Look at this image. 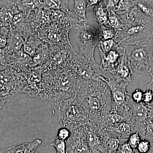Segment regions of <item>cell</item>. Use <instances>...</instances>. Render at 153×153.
<instances>
[{"instance_id": "cell-1", "label": "cell", "mask_w": 153, "mask_h": 153, "mask_svg": "<svg viewBox=\"0 0 153 153\" xmlns=\"http://www.w3.org/2000/svg\"><path fill=\"white\" fill-rule=\"evenodd\" d=\"M76 97L88 117V124L99 127L112 111L111 91L102 80L80 81Z\"/></svg>"}, {"instance_id": "cell-2", "label": "cell", "mask_w": 153, "mask_h": 153, "mask_svg": "<svg viewBox=\"0 0 153 153\" xmlns=\"http://www.w3.org/2000/svg\"><path fill=\"white\" fill-rule=\"evenodd\" d=\"M47 100L55 103L76 95L80 80L68 68H58L43 73Z\"/></svg>"}, {"instance_id": "cell-3", "label": "cell", "mask_w": 153, "mask_h": 153, "mask_svg": "<svg viewBox=\"0 0 153 153\" xmlns=\"http://www.w3.org/2000/svg\"><path fill=\"white\" fill-rule=\"evenodd\" d=\"M122 46L131 67L134 79L140 80L149 74L152 57L149 40L137 45Z\"/></svg>"}, {"instance_id": "cell-4", "label": "cell", "mask_w": 153, "mask_h": 153, "mask_svg": "<svg viewBox=\"0 0 153 153\" xmlns=\"http://www.w3.org/2000/svg\"><path fill=\"white\" fill-rule=\"evenodd\" d=\"M55 104L58 110V124L61 127L71 131L88 124V117L78 103L76 96Z\"/></svg>"}, {"instance_id": "cell-5", "label": "cell", "mask_w": 153, "mask_h": 153, "mask_svg": "<svg viewBox=\"0 0 153 153\" xmlns=\"http://www.w3.org/2000/svg\"><path fill=\"white\" fill-rule=\"evenodd\" d=\"M27 81L26 74L13 68L1 71L0 107L15 96L24 93Z\"/></svg>"}, {"instance_id": "cell-6", "label": "cell", "mask_w": 153, "mask_h": 153, "mask_svg": "<svg viewBox=\"0 0 153 153\" xmlns=\"http://www.w3.org/2000/svg\"><path fill=\"white\" fill-rule=\"evenodd\" d=\"M67 67L70 68L80 80H102L106 76V72L96 62L94 58L78 55H72Z\"/></svg>"}, {"instance_id": "cell-7", "label": "cell", "mask_w": 153, "mask_h": 153, "mask_svg": "<svg viewBox=\"0 0 153 153\" xmlns=\"http://www.w3.org/2000/svg\"><path fill=\"white\" fill-rule=\"evenodd\" d=\"M122 30H117L114 38L117 46L137 45L147 41L153 34V27L125 22Z\"/></svg>"}, {"instance_id": "cell-8", "label": "cell", "mask_w": 153, "mask_h": 153, "mask_svg": "<svg viewBox=\"0 0 153 153\" xmlns=\"http://www.w3.org/2000/svg\"><path fill=\"white\" fill-rule=\"evenodd\" d=\"M74 29L75 40L80 51L79 55L94 58V50L99 43V30L89 25L88 21L78 24Z\"/></svg>"}, {"instance_id": "cell-9", "label": "cell", "mask_w": 153, "mask_h": 153, "mask_svg": "<svg viewBox=\"0 0 153 153\" xmlns=\"http://www.w3.org/2000/svg\"><path fill=\"white\" fill-rule=\"evenodd\" d=\"M75 52L71 44L50 46L48 60L41 66L43 73L67 67L71 57Z\"/></svg>"}, {"instance_id": "cell-10", "label": "cell", "mask_w": 153, "mask_h": 153, "mask_svg": "<svg viewBox=\"0 0 153 153\" xmlns=\"http://www.w3.org/2000/svg\"><path fill=\"white\" fill-rule=\"evenodd\" d=\"M109 86L112 98V111L126 117L127 114V100L128 92L126 91L128 84L118 82L106 77L103 80Z\"/></svg>"}, {"instance_id": "cell-11", "label": "cell", "mask_w": 153, "mask_h": 153, "mask_svg": "<svg viewBox=\"0 0 153 153\" xmlns=\"http://www.w3.org/2000/svg\"><path fill=\"white\" fill-rule=\"evenodd\" d=\"M122 17L125 22L153 27V0H136L131 12Z\"/></svg>"}, {"instance_id": "cell-12", "label": "cell", "mask_w": 153, "mask_h": 153, "mask_svg": "<svg viewBox=\"0 0 153 153\" xmlns=\"http://www.w3.org/2000/svg\"><path fill=\"white\" fill-rule=\"evenodd\" d=\"M27 83L24 93L31 97L47 100L46 87L41 66L35 67L25 73Z\"/></svg>"}, {"instance_id": "cell-13", "label": "cell", "mask_w": 153, "mask_h": 153, "mask_svg": "<svg viewBox=\"0 0 153 153\" xmlns=\"http://www.w3.org/2000/svg\"><path fill=\"white\" fill-rule=\"evenodd\" d=\"M85 139L91 153H108L105 149L107 134L98 126L87 124L83 126Z\"/></svg>"}, {"instance_id": "cell-14", "label": "cell", "mask_w": 153, "mask_h": 153, "mask_svg": "<svg viewBox=\"0 0 153 153\" xmlns=\"http://www.w3.org/2000/svg\"><path fill=\"white\" fill-rule=\"evenodd\" d=\"M66 141V153H91L84 134L83 126L71 130Z\"/></svg>"}, {"instance_id": "cell-15", "label": "cell", "mask_w": 153, "mask_h": 153, "mask_svg": "<svg viewBox=\"0 0 153 153\" xmlns=\"http://www.w3.org/2000/svg\"><path fill=\"white\" fill-rule=\"evenodd\" d=\"M118 82L128 84L131 81L132 71L125 54L121 55L115 68L110 72Z\"/></svg>"}, {"instance_id": "cell-16", "label": "cell", "mask_w": 153, "mask_h": 153, "mask_svg": "<svg viewBox=\"0 0 153 153\" xmlns=\"http://www.w3.org/2000/svg\"><path fill=\"white\" fill-rule=\"evenodd\" d=\"M20 11L14 0L3 1L1 4V27L10 28L15 15Z\"/></svg>"}, {"instance_id": "cell-17", "label": "cell", "mask_w": 153, "mask_h": 153, "mask_svg": "<svg viewBox=\"0 0 153 153\" xmlns=\"http://www.w3.org/2000/svg\"><path fill=\"white\" fill-rule=\"evenodd\" d=\"M100 53L102 68L106 73H109L113 70L118 63L121 54L117 46L106 53Z\"/></svg>"}, {"instance_id": "cell-18", "label": "cell", "mask_w": 153, "mask_h": 153, "mask_svg": "<svg viewBox=\"0 0 153 153\" xmlns=\"http://www.w3.org/2000/svg\"><path fill=\"white\" fill-rule=\"evenodd\" d=\"M20 12L30 13L44 8L43 0H14Z\"/></svg>"}, {"instance_id": "cell-19", "label": "cell", "mask_w": 153, "mask_h": 153, "mask_svg": "<svg viewBox=\"0 0 153 153\" xmlns=\"http://www.w3.org/2000/svg\"><path fill=\"white\" fill-rule=\"evenodd\" d=\"M49 44L43 41L32 57L34 67L44 65L48 60L49 53Z\"/></svg>"}, {"instance_id": "cell-20", "label": "cell", "mask_w": 153, "mask_h": 153, "mask_svg": "<svg viewBox=\"0 0 153 153\" xmlns=\"http://www.w3.org/2000/svg\"><path fill=\"white\" fill-rule=\"evenodd\" d=\"M41 143V140L36 139L31 142L8 148L4 153H35Z\"/></svg>"}, {"instance_id": "cell-21", "label": "cell", "mask_w": 153, "mask_h": 153, "mask_svg": "<svg viewBox=\"0 0 153 153\" xmlns=\"http://www.w3.org/2000/svg\"><path fill=\"white\" fill-rule=\"evenodd\" d=\"M43 41L36 35H32L25 39L23 44V50L32 57Z\"/></svg>"}, {"instance_id": "cell-22", "label": "cell", "mask_w": 153, "mask_h": 153, "mask_svg": "<svg viewBox=\"0 0 153 153\" xmlns=\"http://www.w3.org/2000/svg\"><path fill=\"white\" fill-rule=\"evenodd\" d=\"M105 4L106 2H102L93 10L94 17L100 26L108 25V13Z\"/></svg>"}, {"instance_id": "cell-23", "label": "cell", "mask_w": 153, "mask_h": 153, "mask_svg": "<svg viewBox=\"0 0 153 153\" xmlns=\"http://www.w3.org/2000/svg\"><path fill=\"white\" fill-rule=\"evenodd\" d=\"M44 8L49 10H54L68 12V0H43Z\"/></svg>"}, {"instance_id": "cell-24", "label": "cell", "mask_w": 153, "mask_h": 153, "mask_svg": "<svg viewBox=\"0 0 153 153\" xmlns=\"http://www.w3.org/2000/svg\"><path fill=\"white\" fill-rule=\"evenodd\" d=\"M136 0H120L115 12L121 16L126 17L135 4Z\"/></svg>"}, {"instance_id": "cell-25", "label": "cell", "mask_w": 153, "mask_h": 153, "mask_svg": "<svg viewBox=\"0 0 153 153\" xmlns=\"http://www.w3.org/2000/svg\"><path fill=\"white\" fill-rule=\"evenodd\" d=\"M74 12L81 22L88 21L86 13L87 0H74Z\"/></svg>"}, {"instance_id": "cell-26", "label": "cell", "mask_w": 153, "mask_h": 153, "mask_svg": "<svg viewBox=\"0 0 153 153\" xmlns=\"http://www.w3.org/2000/svg\"><path fill=\"white\" fill-rule=\"evenodd\" d=\"M108 25L115 30H119L123 29L125 23L120 16L111 10L108 12Z\"/></svg>"}, {"instance_id": "cell-27", "label": "cell", "mask_w": 153, "mask_h": 153, "mask_svg": "<svg viewBox=\"0 0 153 153\" xmlns=\"http://www.w3.org/2000/svg\"><path fill=\"white\" fill-rule=\"evenodd\" d=\"M117 33V30L111 27L108 25L100 26L99 29V42L114 39Z\"/></svg>"}, {"instance_id": "cell-28", "label": "cell", "mask_w": 153, "mask_h": 153, "mask_svg": "<svg viewBox=\"0 0 153 153\" xmlns=\"http://www.w3.org/2000/svg\"><path fill=\"white\" fill-rule=\"evenodd\" d=\"M121 144H122L121 141L118 138L108 136L105 143V149L107 153H114L117 149Z\"/></svg>"}, {"instance_id": "cell-29", "label": "cell", "mask_w": 153, "mask_h": 153, "mask_svg": "<svg viewBox=\"0 0 153 153\" xmlns=\"http://www.w3.org/2000/svg\"><path fill=\"white\" fill-rule=\"evenodd\" d=\"M142 139L148 140L151 144V151L153 150V123H149L140 134Z\"/></svg>"}, {"instance_id": "cell-30", "label": "cell", "mask_w": 153, "mask_h": 153, "mask_svg": "<svg viewBox=\"0 0 153 153\" xmlns=\"http://www.w3.org/2000/svg\"><path fill=\"white\" fill-rule=\"evenodd\" d=\"M117 44L114 39H112L107 41H100L98 46L100 52L106 53L117 47Z\"/></svg>"}, {"instance_id": "cell-31", "label": "cell", "mask_w": 153, "mask_h": 153, "mask_svg": "<svg viewBox=\"0 0 153 153\" xmlns=\"http://www.w3.org/2000/svg\"><path fill=\"white\" fill-rule=\"evenodd\" d=\"M10 28L1 27V49L5 48L7 44L8 39L10 35Z\"/></svg>"}, {"instance_id": "cell-32", "label": "cell", "mask_w": 153, "mask_h": 153, "mask_svg": "<svg viewBox=\"0 0 153 153\" xmlns=\"http://www.w3.org/2000/svg\"><path fill=\"white\" fill-rule=\"evenodd\" d=\"M50 145L54 147L56 153H66V142L59 139L56 137V138Z\"/></svg>"}, {"instance_id": "cell-33", "label": "cell", "mask_w": 153, "mask_h": 153, "mask_svg": "<svg viewBox=\"0 0 153 153\" xmlns=\"http://www.w3.org/2000/svg\"><path fill=\"white\" fill-rule=\"evenodd\" d=\"M141 140V137L139 133L137 131L134 132L132 133L129 137L127 142L135 150Z\"/></svg>"}, {"instance_id": "cell-34", "label": "cell", "mask_w": 153, "mask_h": 153, "mask_svg": "<svg viewBox=\"0 0 153 153\" xmlns=\"http://www.w3.org/2000/svg\"><path fill=\"white\" fill-rule=\"evenodd\" d=\"M151 144L148 140L142 139L136 149L139 153H147L151 150Z\"/></svg>"}, {"instance_id": "cell-35", "label": "cell", "mask_w": 153, "mask_h": 153, "mask_svg": "<svg viewBox=\"0 0 153 153\" xmlns=\"http://www.w3.org/2000/svg\"><path fill=\"white\" fill-rule=\"evenodd\" d=\"M114 153H136L135 150L128 142L121 144L116 151Z\"/></svg>"}, {"instance_id": "cell-36", "label": "cell", "mask_w": 153, "mask_h": 153, "mask_svg": "<svg viewBox=\"0 0 153 153\" xmlns=\"http://www.w3.org/2000/svg\"><path fill=\"white\" fill-rule=\"evenodd\" d=\"M71 135V131L68 128L61 127L59 129L57 134V137L62 140L66 141Z\"/></svg>"}, {"instance_id": "cell-37", "label": "cell", "mask_w": 153, "mask_h": 153, "mask_svg": "<svg viewBox=\"0 0 153 153\" xmlns=\"http://www.w3.org/2000/svg\"><path fill=\"white\" fill-rule=\"evenodd\" d=\"M143 91L139 88L135 89L132 93H130L132 99L134 102L139 103L142 102Z\"/></svg>"}, {"instance_id": "cell-38", "label": "cell", "mask_w": 153, "mask_h": 153, "mask_svg": "<svg viewBox=\"0 0 153 153\" xmlns=\"http://www.w3.org/2000/svg\"><path fill=\"white\" fill-rule=\"evenodd\" d=\"M153 101V91L147 89L144 92L142 102L146 105L151 104Z\"/></svg>"}, {"instance_id": "cell-39", "label": "cell", "mask_w": 153, "mask_h": 153, "mask_svg": "<svg viewBox=\"0 0 153 153\" xmlns=\"http://www.w3.org/2000/svg\"><path fill=\"white\" fill-rule=\"evenodd\" d=\"M120 0H106L105 8L108 12L114 10L116 9Z\"/></svg>"}, {"instance_id": "cell-40", "label": "cell", "mask_w": 153, "mask_h": 153, "mask_svg": "<svg viewBox=\"0 0 153 153\" xmlns=\"http://www.w3.org/2000/svg\"><path fill=\"white\" fill-rule=\"evenodd\" d=\"M106 2V0H87V9L86 11L93 10L94 9L102 2Z\"/></svg>"}, {"instance_id": "cell-41", "label": "cell", "mask_w": 153, "mask_h": 153, "mask_svg": "<svg viewBox=\"0 0 153 153\" xmlns=\"http://www.w3.org/2000/svg\"><path fill=\"white\" fill-rule=\"evenodd\" d=\"M149 74L152 76V79L149 83L148 84L147 89H150L153 91V59L151 63L150 70Z\"/></svg>"}, {"instance_id": "cell-42", "label": "cell", "mask_w": 153, "mask_h": 153, "mask_svg": "<svg viewBox=\"0 0 153 153\" xmlns=\"http://www.w3.org/2000/svg\"><path fill=\"white\" fill-rule=\"evenodd\" d=\"M149 113V123H153V106L146 105Z\"/></svg>"}, {"instance_id": "cell-43", "label": "cell", "mask_w": 153, "mask_h": 153, "mask_svg": "<svg viewBox=\"0 0 153 153\" xmlns=\"http://www.w3.org/2000/svg\"><path fill=\"white\" fill-rule=\"evenodd\" d=\"M149 42L150 44L151 49H152V55L153 57V34L150 39H149Z\"/></svg>"}, {"instance_id": "cell-44", "label": "cell", "mask_w": 153, "mask_h": 153, "mask_svg": "<svg viewBox=\"0 0 153 153\" xmlns=\"http://www.w3.org/2000/svg\"><path fill=\"white\" fill-rule=\"evenodd\" d=\"M149 105V106H153V101L152 102V103H151V104L149 105Z\"/></svg>"}, {"instance_id": "cell-45", "label": "cell", "mask_w": 153, "mask_h": 153, "mask_svg": "<svg viewBox=\"0 0 153 153\" xmlns=\"http://www.w3.org/2000/svg\"><path fill=\"white\" fill-rule=\"evenodd\" d=\"M150 153H153V150L151 151L150 152Z\"/></svg>"}]
</instances>
